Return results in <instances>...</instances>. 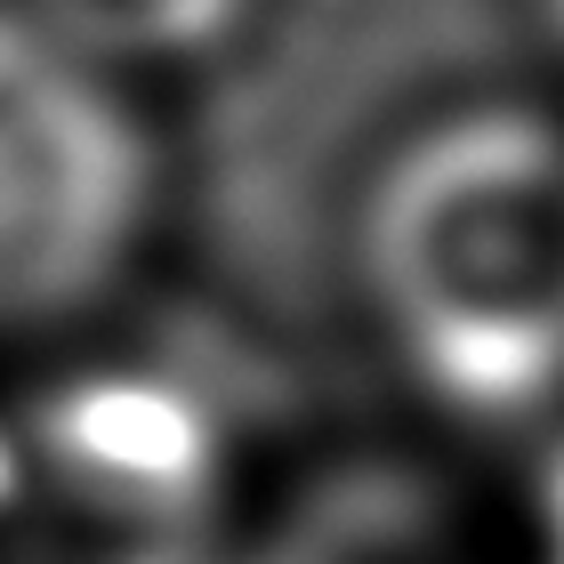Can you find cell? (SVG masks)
<instances>
[{
	"mask_svg": "<svg viewBox=\"0 0 564 564\" xmlns=\"http://www.w3.org/2000/svg\"><path fill=\"white\" fill-rule=\"evenodd\" d=\"M153 194L130 73L0 0V347L106 315L153 242Z\"/></svg>",
	"mask_w": 564,
	"mask_h": 564,
	"instance_id": "obj_2",
	"label": "cell"
},
{
	"mask_svg": "<svg viewBox=\"0 0 564 564\" xmlns=\"http://www.w3.org/2000/svg\"><path fill=\"white\" fill-rule=\"evenodd\" d=\"M33 484H65L106 517L170 524L218 484V427L162 379H73L24 435Z\"/></svg>",
	"mask_w": 564,
	"mask_h": 564,
	"instance_id": "obj_3",
	"label": "cell"
},
{
	"mask_svg": "<svg viewBox=\"0 0 564 564\" xmlns=\"http://www.w3.org/2000/svg\"><path fill=\"white\" fill-rule=\"evenodd\" d=\"M532 564H564V435L541 459V484H532Z\"/></svg>",
	"mask_w": 564,
	"mask_h": 564,
	"instance_id": "obj_6",
	"label": "cell"
},
{
	"mask_svg": "<svg viewBox=\"0 0 564 564\" xmlns=\"http://www.w3.org/2000/svg\"><path fill=\"white\" fill-rule=\"evenodd\" d=\"M48 33H65L73 48H89L113 73L145 65H186L250 17V0H24Z\"/></svg>",
	"mask_w": 564,
	"mask_h": 564,
	"instance_id": "obj_5",
	"label": "cell"
},
{
	"mask_svg": "<svg viewBox=\"0 0 564 564\" xmlns=\"http://www.w3.org/2000/svg\"><path fill=\"white\" fill-rule=\"evenodd\" d=\"M541 9H549V33L564 41V0H541Z\"/></svg>",
	"mask_w": 564,
	"mask_h": 564,
	"instance_id": "obj_8",
	"label": "cell"
},
{
	"mask_svg": "<svg viewBox=\"0 0 564 564\" xmlns=\"http://www.w3.org/2000/svg\"><path fill=\"white\" fill-rule=\"evenodd\" d=\"M355 282L444 420L564 412V121L476 106L388 153L355 218Z\"/></svg>",
	"mask_w": 564,
	"mask_h": 564,
	"instance_id": "obj_1",
	"label": "cell"
},
{
	"mask_svg": "<svg viewBox=\"0 0 564 564\" xmlns=\"http://www.w3.org/2000/svg\"><path fill=\"white\" fill-rule=\"evenodd\" d=\"M274 564H476L403 484H355L274 532Z\"/></svg>",
	"mask_w": 564,
	"mask_h": 564,
	"instance_id": "obj_4",
	"label": "cell"
},
{
	"mask_svg": "<svg viewBox=\"0 0 564 564\" xmlns=\"http://www.w3.org/2000/svg\"><path fill=\"white\" fill-rule=\"evenodd\" d=\"M33 492V468H24V435H0V517Z\"/></svg>",
	"mask_w": 564,
	"mask_h": 564,
	"instance_id": "obj_7",
	"label": "cell"
}]
</instances>
